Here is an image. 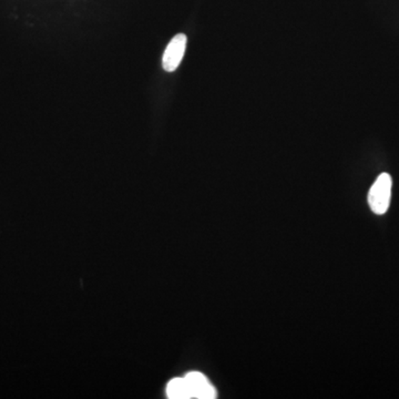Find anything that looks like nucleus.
<instances>
[{
	"label": "nucleus",
	"instance_id": "nucleus-4",
	"mask_svg": "<svg viewBox=\"0 0 399 399\" xmlns=\"http://www.w3.org/2000/svg\"><path fill=\"white\" fill-rule=\"evenodd\" d=\"M166 395L171 399H190V390L184 377L173 378L166 386Z\"/></svg>",
	"mask_w": 399,
	"mask_h": 399
},
{
	"label": "nucleus",
	"instance_id": "nucleus-1",
	"mask_svg": "<svg viewBox=\"0 0 399 399\" xmlns=\"http://www.w3.org/2000/svg\"><path fill=\"white\" fill-rule=\"evenodd\" d=\"M392 186V176L388 173H382L370 188L368 193V204L370 210L377 216L386 213L390 208Z\"/></svg>",
	"mask_w": 399,
	"mask_h": 399
},
{
	"label": "nucleus",
	"instance_id": "nucleus-3",
	"mask_svg": "<svg viewBox=\"0 0 399 399\" xmlns=\"http://www.w3.org/2000/svg\"><path fill=\"white\" fill-rule=\"evenodd\" d=\"M190 390L191 398L213 399L216 397V390L208 378L198 372L188 373L184 377Z\"/></svg>",
	"mask_w": 399,
	"mask_h": 399
},
{
	"label": "nucleus",
	"instance_id": "nucleus-2",
	"mask_svg": "<svg viewBox=\"0 0 399 399\" xmlns=\"http://www.w3.org/2000/svg\"><path fill=\"white\" fill-rule=\"evenodd\" d=\"M186 44H188V38L184 34H178L172 38L169 45L166 46L162 57V67L164 71L173 72L178 69L183 59Z\"/></svg>",
	"mask_w": 399,
	"mask_h": 399
}]
</instances>
